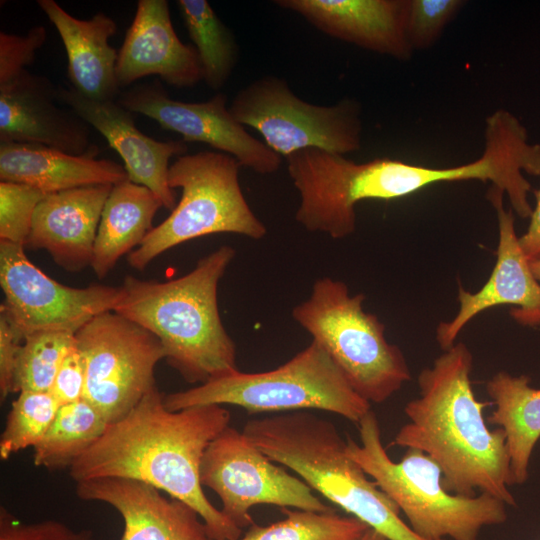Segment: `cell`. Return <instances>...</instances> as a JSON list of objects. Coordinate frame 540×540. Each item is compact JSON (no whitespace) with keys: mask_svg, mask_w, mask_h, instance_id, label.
Wrapping results in <instances>:
<instances>
[{"mask_svg":"<svg viewBox=\"0 0 540 540\" xmlns=\"http://www.w3.org/2000/svg\"><path fill=\"white\" fill-rule=\"evenodd\" d=\"M223 405L171 411L157 386L70 467L75 481L119 477L138 480L189 505L205 524L210 540H237L242 529L206 497L200 466L209 444L229 426Z\"/></svg>","mask_w":540,"mask_h":540,"instance_id":"cell-1","label":"cell"},{"mask_svg":"<svg viewBox=\"0 0 540 540\" xmlns=\"http://www.w3.org/2000/svg\"><path fill=\"white\" fill-rule=\"evenodd\" d=\"M473 355L455 343L418 376L419 396L404 407L408 421L392 445L416 449L442 470L444 487L454 494H488L516 506L509 490L510 459L502 428L490 430L485 407L473 391Z\"/></svg>","mask_w":540,"mask_h":540,"instance_id":"cell-2","label":"cell"},{"mask_svg":"<svg viewBox=\"0 0 540 540\" xmlns=\"http://www.w3.org/2000/svg\"><path fill=\"white\" fill-rule=\"evenodd\" d=\"M222 245L187 274L165 282L126 276L114 312L161 342L165 360L185 381L204 384L238 371L236 345L218 308V284L235 257Z\"/></svg>","mask_w":540,"mask_h":540,"instance_id":"cell-3","label":"cell"},{"mask_svg":"<svg viewBox=\"0 0 540 540\" xmlns=\"http://www.w3.org/2000/svg\"><path fill=\"white\" fill-rule=\"evenodd\" d=\"M245 436L268 458L294 471L312 489L391 540H426L400 517L395 503L346 452L330 420L295 411L249 420Z\"/></svg>","mask_w":540,"mask_h":540,"instance_id":"cell-4","label":"cell"},{"mask_svg":"<svg viewBox=\"0 0 540 540\" xmlns=\"http://www.w3.org/2000/svg\"><path fill=\"white\" fill-rule=\"evenodd\" d=\"M361 444L346 436V452L395 503L411 529L426 540H479L486 526L507 520L506 504L488 494L463 496L443 485L440 467L426 454L407 449L393 461L381 440L376 414L358 423Z\"/></svg>","mask_w":540,"mask_h":540,"instance_id":"cell-5","label":"cell"},{"mask_svg":"<svg viewBox=\"0 0 540 540\" xmlns=\"http://www.w3.org/2000/svg\"><path fill=\"white\" fill-rule=\"evenodd\" d=\"M164 405L178 411L202 405H234L249 413L316 409L358 424L371 403L358 395L316 341L281 366L266 372L232 374L193 388L163 395Z\"/></svg>","mask_w":540,"mask_h":540,"instance_id":"cell-6","label":"cell"},{"mask_svg":"<svg viewBox=\"0 0 540 540\" xmlns=\"http://www.w3.org/2000/svg\"><path fill=\"white\" fill-rule=\"evenodd\" d=\"M300 195L295 219L310 232L342 239L356 229L355 206L362 200H393L438 181L433 167L389 158L356 163L344 155L307 148L286 158Z\"/></svg>","mask_w":540,"mask_h":540,"instance_id":"cell-7","label":"cell"},{"mask_svg":"<svg viewBox=\"0 0 540 540\" xmlns=\"http://www.w3.org/2000/svg\"><path fill=\"white\" fill-rule=\"evenodd\" d=\"M365 298L351 295L344 282L323 277L292 309V317L326 350L358 395L382 403L411 380V372L401 349L387 341L385 325L363 310Z\"/></svg>","mask_w":540,"mask_h":540,"instance_id":"cell-8","label":"cell"},{"mask_svg":"<svg viewBox=\"0 0 540 540\" xmlns=\"http://www.w3.org/2000/svg\"><path fill=\"white\" fill-rule=\"evenodd\" d=\"M241 165L223 152L201 151L178 157L169 167L168 183L181 188L170 215L128 254V263L144 270L167 250L217 233L261 239L267 229L248 205L239 182Z\"/></svg>","mask_w":540,"mask_h":540,"instance_id":"cell-9","label":"cell"},{"mask_svg":"<svg viewBox=\"0 0 540 540\" xmlns=\"http://www.w3.org/2000/svg\"><path fill=\"white\" fill-rule=\"evenodd\" d=\"M229 110L243 126L257 131L279 156L307 148L345 155L361 148V106L352 98L315 105L299 98L287 81L265 75L241 88Z\"/></svg>","mask_w":540,"mask_h":540,"instance_id":"cell-10","label":"cell"},{"mask_svg":"<svg viewBox=\"0 0 540 540\" xmlns=\"http://www.w3.org/2000/svg\"><path fill=\"white\" fill-rule=\"evenodd\" d=\"M86 364L84 399L108 424L128 414L156 386L157 363L165 359L160 340L114 312L90 320L75 333Z\"/></svg>","mask_w":540,"mask_h":540,"instance_id":"cell-11","label":"cell"},{"mask_svg":"<svg viewBox=\"0 0 540 540\" xmlns=\"http://www.w3.org/2000/svg\"><path fill=\"white\" fill-rule=\"evenodd\" d=\"M202 486L214 491L221 511L238 528L254 524L249 511L275 505L315 512L332 511L306 482L279 467L243 433L228 426L207 447L200 466Z\"/></svg>","mask_w":540,"mask_h":540,"instance_id":"cell-12","label":"cell"},{"mask_svg":"<svg viewBox=\"0 0 540 540\" xmlns=\"http://www.w3.org/2000/svg\"><path fill=\"white\" fill-rule=\"evenodd\" d=\"M24 246L0 241L2 310L19 332L63 331L75 334L94 317L114 311L122 286L61 284L35 266Z\"/></svg>","mask_w":540,"mask_h":540,"instance_id":"cell-13","label":"cell"},{"mask_svg":"<svg viewBox=\"0 0 540 540\" xmlns=\"http://www.w3.org/2000/svg\"><path fill=\"white\" fill-rule=\"evenodd\" d=\"M117 100L130 112L142 114L162 128L180 134L184 142L206 143L258 174L275 173L281 166V156L248 133L233 117L222 92L203 102L178 101L170 98L156 80L130 88Z\"/></svg>","mask_w":540,"mask_h":540,"instance_id":"cell-14","label":"cell"},{"mask_svg":"<svg viewBox=\"0 0 540 540\" xmlns=\"http://www.w3.org/2000/svg\"><path fill=\"white\" fill-rule=\"evenodd\" d=\"M504 193L490 187L487 199L497 213L499 240L496 261L487 282L476 292L459 287V310L440 322L436 340L443 351L452 347L462 329L476 315L499 305H513L511 317L522 326H540V282L523 253L515 231L512 209L503 207Z\"/></svg>","mask_w":540,"mask_h":540,"instance_id":"cell-15","label":"cell"},{"mask_svg":"<svg viewBox=\"0 0 540 540\" xmlns=\"http://www.w3.org/2000/svg\"><path fill=\"white\" fill-rule=\"evenodd\" d=\"M58 87L23 71L0 86V142L37 144L74 156L97 155L90 130L74 112L58 106Z\"/></svg>","mask_w":540,"mask_h":540,"instance_id":"cell-16","label":"cell"},{"mask_svg":"<svg viewBox=\"0 0 540 540\" xmlns=\"http://www.w3.org/2000/svg\"><path fill=\"white\" fill-rule=\"evenodd\" d=\"M58 97L59 102L105 137L122 158L131 182L149 188L164 208L173 210L176 193L168 183L169 161L187 153L186 142L158 141L145 135L136 127L132 112L118 100L96 101L72 87L60 86Z\"/></svg>","mask_w":540,"mask_h":540,"instance_id":"cell-17","label":"cell"},{"mask_svg":"<svg viewBox=\"0 0 540 540\" xmlns=\"http://www.w3.org/2000/svg\"><path fill=\"white\" fill-rule=\"evenodd\" d=\"M115 73L120 89L150 75L178 88L203 80L199 55L176 34L167 0L137 2L134 19L118 50Z\"/></svg>","mask_w":540,"mask_h":540,"instance_id":"cell-18","label":"cell"},{"mask_svg":"<svg viewBox=\"0 0 540 540\" xmlns=\"http://www.w3.org/2000/svg\"><path fill=\"white\" fill-rule=\"evenodd\" d=\"M329 37L363 49L408 60V0H276Z\"/></svg>","mask_w":540,"mask_h":540,"instance_id":"cell-19","label":"cell"},{"mask_svg":"<svg viewBox=\"0 0 540 540\" xmlns=\"http://www.w3.org/2000/svg\"><path fill=\"white\" fill-rule=\"evenodd\" d=\"M75 491L82 500L119 512L124 522L120 540H208L205 524L189 505L164 497L150 484L105 477L76 482Z\"/></svg>","mask_w":540,"mask_h":540,"instance_id":"cell-20","label":"cell"},{"mask_svg":"<svg viewBox=\"0 0 540 540\" xmlns=\"http://www.w3.org/2000/svg\"><path fill=\"white\" fill-rule=\"evenodd\" d=\"M112 187L91 185L47 194L35 210L25 247L45 250L66 271L90 266Z\"/></svg>","mask_w":540,"mask_h":540,"instance_id":"cell-21","label":"cell"},{"mask_svg":"<svg viewBox=\"0 0 540 540\" xmlns=\"http://www.w3.org/2000/svg\"><path fill=\"white\" fill-rule=\"evenodd\" d=\"M38 6L57 30L66 50L67 77L82 96L96 100H117L118 51L109 39L117 31L113 18L98 12L89 19H78L55 0H38Z\"/></svg>","mask_w":540,"mask_h":540,"instance_id":"cell-22","label":"cell"},{"mask_svg":"<svg viewBox=\"0 0 540 540\" xmlns=\"http://www.w3.org/2000/svg\"><path fill=\"white\" fill-rule=\"evenodd\" d=\"M0 180L22 183L46 194L129 180L124 166L95 155L74 156L37 144L0 142Z\"/></svg>","mask_w":540,"mask_h":540,"instance_id":"cell-23","label":"cell"},{"mask_svg":"<svg viewBox=\"0 0 540 540\" xmlns=\"http://www.w3.org/2000/svg\"><path fill=\"white\" fill-rule=\"evenodd\" d=\"M485 388L495 406L487 420L502 428L506 436L512 485L524 484L540 439V389L531 386L529 376L506 371L494 374Z\"/></svg>","mask_w":540,"mask_h":540,"instance_id":"cell-24","label":"cell"},{"mask_svg":"<svg viewBox=\"0 0 540 540\" xmlns=\"http://www.w3.org/2000/svg\"><path fill=\"white\" fill-rule=\"evenodd\" d=\"M161 207V200L145 186L130 180L113 185L102 211L90 265L98 278H104L122 256L142 243Z\"/></svg>","mask_w":540,"mask_h":540,"instance_id":"cell-25","label":"cell"},{"mask_svg":"<svg viewBox=\"0 0 540 540\" xmlns=\"http://www.w3.org/2000/svg\"><path fill=\"white\" fill-rule=\"evenodd\" d=\"M108 422L86 399L60 405L53 422L33 448V462L49 471L70 469L104 433Z\"/></svg>","mask_w":540,"mask_h":540,"instance_id":"cell-26","label":"cell"},{"mask_svg":"<svg viewBox=\"0 0 540 540\" xmlns=\"http://www.w3.org/2000/svg\"><path fill=\"white\" fill-rule=\"evenodd\" d=\"M180 16L203 69V80L220 90L230 79L238 61L239 45L229 27L207 0H178Z\"/></svg>","mask_w":540,"mask_h":540,"instance_id":"cell-27","label":"cell"},{"mask_svg":"<svg viewBox=\"0 0 540 540\" xmlns=\"http://www.w3.org/2000/svg\"><path fill=\"white\" fill-rule=\"evenodd\" d=\"M281 512L282 520L266 526L254 523L237 540H357L369 528L361 520L341 516L334 510L315 512L283 507Z\"/></svg>","mask_w":540,"mask_h":540,"instance_id":"cell-28","label":"cell"},{"mask_svg":"<svg viewBox=\"0 0 540 540\" xmlns=\"http://www.w3.org/2000/svg\"><path fill=\"white\" fill-rule=\"evenodd\" d=\"M75 343V334L38 331L24 337L14 374L13 393L50 392L61 363Z\"/></svg>","mask_w":540,"mask_h":540,"instance_id":"cell-29","label":"cell"},{"mask_svg":"<svg viewBox=\"0 0 540 540\" xmlns=\"http://www.w3.org/2000/svg\"><path fill=\"white\" fill-rule=\"evenodd\" d=\"M60 404L50 392L21 391L12 402L0 436V458L7 460L44 437Z\"/></svg>","mask_w":540,"mask_h":540,"instance_id":"cell-30","label":"cell"},{"mask_svg":"<svg viewBox=\"0 0 540 540\" xmlns=\"http://www.w3.org/2000/svg\"><path fill=\"white\" fill-rule=\"evenodd\" d=\"M46 195L30 185L0 181V241L25 247L35 210Z\"/></svg>","mask_w":540,"mask_h":540,"instance_id":"cell-31","label":"cell"},{"mask_svg":"<svg viewBox=\"0 0 540 540\" xmlns=\"http://www.w3.org/2000/svg\"><path fill=\"white\" fill-rule=\"evenodd\" d=\"M463 3L461 0H408L406 33L412 49L431 47Z\"/></svg>","mask_w":540,"mask_h":540,"instance_id":"cell-32","label":"cell"},{"mask_svg":"<svg viewBox=\"0 0 540 540\" xmlns=\"http://www.w3.org/2000/svg\"><path fill=\"white\" fill-rule=\"evenodd\" d=\"M46 38V28L41 25L32 27L25 35L0 33V86L27 70Z\"/></svg>","mask_w":540,"mask_h":540,"instance_id":"cell-33","label":"cell"},{"mask_svg":"<svg viewBox=\"0 0 540 540\" xmlns=\"http://www.w3.org/2000/svg\"><path fill=\"white\" fill-rule=\"evenodd\" d=\"M0 540H99L92 531H75L58 520L23 523L5 508L0 510Z\"/></svg>","mask_w":540,"mask_h":540,"instance_id":"cell-34","label":"cell"},{"mask_svg":"<svg viewBox=\"0 0 540 540\" xmlns=\"http://www.w3.org/2000/svg\"><path fill=\"white\" fill-rule=\"evenodd\" d=\"M85 387V359L75 341L61 363L50 393L60 405H64L83 399Z\"/></svg>","mask_w":540,"mask_h":540,"instance_id":"cell-35","label":"cell"},{"mask_svg":"<svg viewBox=\"0 0 540 540\" xmlns=\"http://www.w3.org/2000/svg\"><path fill=\"white\" fill-rule=\"evenodd\" d=\"M24 336L0 310V397L13 393L14 374Z\"/></svg>","mask_w":540,"mask_h":540,"instance_id":"cell-36","label":"cell"},{"mask_svg":"<svg viewBox=\"0 0 540 540\" xmlns=\"http://www.w3.org/2000/svg\"><path fill=\"white\" fill-rule=\"evenodd\" d=\"M532 191L536 201L535 207L526 232L518 237L519 245L528 260L540 256V187Z\"/></svg>","mask_w":540,"mask_h":540,"instance_id":"cell-37","label":"cell"},{"mask_svg":"<svg viewBox=\"0 0 540 540\" xmlns=\"http://www.w3.org/2000/svg\"><path fill=\"white\" fill-rule=\"evenodd\" d=\"M357 540H391V539H389L388 537L384 536L380 532L369 527L365 531V533Z\"/></svg>","mask_w":540,"mask_h":540,"instance_id":"cell-38","label":"cell"},{"mask_svg":"<svg viewBox=\"0 0 540 540\" xmlns=\"http://www.w3.org/2000/svg\"><path fill=\"white\" fill-rule=\"evenodd\" d=\"M529 265L535 278L540 282V256L530 259Z\"/></svg>","mask_w":540,"mask_h":540,"instance_id":"cell-39","label":"cell"}]
</instances>
